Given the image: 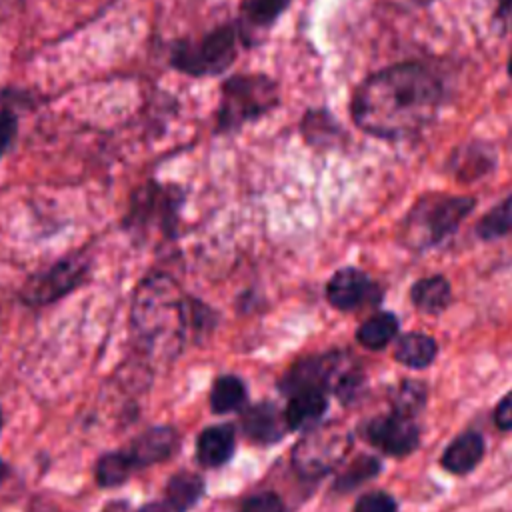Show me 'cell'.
Returning <instances> with one entry per match:
<instances>
[{
  "label": "cell",
  "mask_w": 512,
  "mask_h": 512,
  "mask_svg": "<svg viewBox=\"0 0 512 512\" xmlns=\"http://www.w3.org/2000/svg\"><path fill=\"white\" fill-rule=\"evenodd\" d=\"M412 304L426 314H440L452 302V290L444 276H428L410 288Z\"/></svg>",
  "instance_id": "18"
},
{
  "label": "cell",
  "mask_w": 512,
  "mask_h": 512,
  "mask_svg": "<svg viewBox=\"0 0 512 512\" xmlns=\"http://www.w3.org/2000/svg\"><path fill=\"white\" fill-rule=\"evenodd\" d=\"M440 100V80L426 66L404 62L372 74L358 88L352 118L372 136L408 138L434 120Z\"/></svg>",
  "instance_id": "1"
},
{
  "label": "cell",
  "mask_w": 512,
  "mask_h": 512,
  "mask_svg": "<svg viewBox=\"0 0 512 512\" xmlns=\"http://www.w3.org/2000/svg\"><path fill=\"white\" fill-rule=\"evenodd\" d=\"M364 438L390 456H408L420 444V430L408 416H400L396 412L388 416H378L366 422L362 428Z\"/></svg>",
  "instance_id": "9"
},
{
  "label": "cell",
  "mask_w": 512,
  "mask_h": 512,
  "mask_svg": "<svg viewBox=\"0 0 512 512\" xmlns=\"http://www.w3.org/2000/svg\"><path fill=\"white\" fill-rule=\"evenodd\" d=\"M6 474H8V466L0 460V482L6 478Z\"/></svg>",
  "instance_id": "34"
},
{
  "label": "cell",
  "mask_w": 512,
  "mask_h": 512,
  "mask_svg": "<svg viewBox=\"0 0 512 512\" xmlns=\"http://www.w3.org/2000/svg\"><path fill=\"white\" fill-rule=\"evenodd\" d=\"M326 396L320 390H304L290 396V402L284 410V420L288 430L312 428L326 412Z\"/></svg>",
  "instance_id": "17"
},
{
  "label": "cell",
  "mask_w": 512,
  "mask_h": 512,
  "mask_svg": "<svg viewBox=\"0 0 512 512\" xmlns=\"http://www.w3.org/2000/svg\"><path fill=\"white\" fill-rule=\"evenodd\" d=\"M350 450V436L340 426H318L310 430L294 448V468L306 478L330 472Z\"/></svg>",
  "instance_id": "6"
},
{
  "label": "cell",
  "mask_w": 512,
  "mask_h": 512,
  "mask_svg": "<svg viewBox=\"0 0 512 512\" xmlns=\"http://www.w3.org/2000/svg\"><path fill=\"white\" fill-rule=\"evenodd\" d=\"M204 494V480L192 472H178L166 484V504L174 512H188Z\"/></svg>",
  "instance_id": "20"
},
{
  "label": "cell",
  "mask_w": 512,
  "mask_h": 512,
  "mask_svg": "<svg viewBox=\"0 0 512 512\" xmlns=\"http://www.w3.org/2000/svg\"><path fill=\"white\" fill-rule=\"evenodd\" d=\"M398 332V318L392 312H378L356 330V340L368 350H382Z\"/></svg>",
  "instance_id": "21"
},
{
  "label": "cell",
  "mask_w": 512,
  "mask_h": 512,
  "mask_svg": "<svg viewBox=\"0 0 512 512\" xmlns=\"http://www.w3.org/2000/svg\"><path fill=\"white\" fill-rule=\"evenodd\" d=\"M494 22L504 34L512 32V0H500L496 12H494Z\"/></svg>",
  "instance_id": "32"
},
{
  "label": "cell",
  "mask_w": 512,
  "mask_h": 512,
  "mask_svg": "<svg viewBox=\"0 0 512 512\" xmlns=\"http://www.w3.org/2000/svg\"><path fill=\"white\" fill-rule=\"evenodd\" d=\"M130 322L148 354L176 356L186 332V306L176 282L164 274L142 280L132 300Z\"/></svg>",
  "instance_id": "2"
},
{
  "label": "cell",
  "mask_w": 512,
  "mask_h": 512,
  "mask_svg": "<svg viewBox=\"0 0 512 512\" xmlns=\"http://www.w3.org/2000/svg\"><path fill=\"white\" fill-rule=\"evenodd\" d=\"M416 4H430V2H434V0H414Z\"/></svg>",
  "instance_id": "36"
},
{
  "label": "cell",
  "mask_w": 512,
  "mask_h": 512,
  "mask_svg": "<svg viewBox=\"0 0 512 512\" xmlns=\"http://www.w3.org/2000/svg\"><path fill=\"white\" fill-rule=\"evenodd\" d=\"M326 298L334 308L350 312L368 302H376L380 296L376 284L362 270L348 266L328 280Z\"/></svg>",
  "instance_id": "11"
},
{
  "label": "cell",
  "mask_w": 512,
  "mask_h": 512,
  "mask_svg": "<svg viewBox=\"0 0 512 512\" xmlns=\"http://www.w3.org/2000/svg\"><path fill=\"white\" fill-rule=\"evenodd\" d=\"M242 512H284V504L274 492H262L248 498L242 506Z\"/></svg>",
  "instance_id": "30"
},
{
  "label": "cell",
  "mask_w": 512,
  "mask_h": 512,
  "mask_svg": "<svg viewBox=\"0 0 512 512\" xmlns=\"http://www.w3.org/2000/svg\"><path fill=\"white\" fill-rule=\"evenodd\" d=\"M180 202L182 196L178 188L148 182L134 192L126 224L130 230L136 232L146 230L150 226H160V230L172 232Z\"/></svg>",
  "instance_id": "7"
},
{
  "label": "cell",
  "mask_w": 512,
  "mask_h": 512,
  "mask_svg": "<svg viewBox=\"0 0 512 512\" xmlns=\"http://www.w3.org/2000/svg\"><path fill=\"white\" fill-rule=\"evenodd\" d=\"M234 452V430L228 424L210 426L196 440V458L206 468L222 466Z\"/></svg>",
  "instance_id": "16"
},
{
  "label": "cell",
  "mask_w": 512,
  "mask_h": 512,
  "mask_svg": "<svg viewBox=\"0 0 512 512\" xmlns=\"http://www.w3.org/2000/svg\"><path fill=\"white\" fill-rule=\"evenodd\" d=\"M178 448V434L172 426H154L142 432L126 450L134 462V468H146L162 462Z\"/></svg>",
  "instance_id": "12"
},
{
  "label": "cell",
  "mask_w": 512,
  "mask_h": 512,
  "mask_svg": "<svg viewBox=\"0 0 512 512\" xmlns=\"http://www.w3.org/2000/svg\"><path fill=\"white\" fill-rule=\"evenodd\" d=\"M242 430L244 434L262 444H272L280 440L288 432V424L284 420V412L272 402H258L242 414Z\"/></svg>",
  "instance_id": "13"
},
{
  "label": "cell",
  "mask_w": 512,
  "mask_h": 512,
  "mask_svg": "<svg viewBox=\"0 0 512 512\" xmlns=\"http://www.w3.org/2000/svg\"><path fill=\"white\" fill-rule=\"evenodd\" d=\"M378 470H380V462L374 456H360L338 476L334 488L338 492L354 490L358 484H362V482L370 480L372 476H376Z\"/></svg>",
  "instance_id": "26"
},
{
  "label": "cell",
  "mask_w": 512,
  "mask_h": 512,
  "mask_svg": "<svg viewBox=\"0 0 512 512\" xmlns=\"http://www.w3.org/2000/svg\"><path fill=\"white\" fill-rule=\"evenodd\" d=\"M246 402V386L236 376H220L210 392V408L216 414H226L242 408Z\"/></svg>",
  "instance_id": "23"
},
{
  "label": "cell",
  "mask_w": 512,
  "mask_h": 512,
  "mask_svg": "<svg viewBox=\"0 0 512 512\" xmlns=\"http://www.w3.org/2000/svg\"><path fill=\"white\" fill-rule=\"evenodd\" d=\"M484 438L478 432H464L456 436L442 454V466L452 474H468L484 456Z\"/></svg>",
  "instance_id": "15"
},
{
  "label": "cell",
  "mask_w": 512,
  "mask_h": 512,
  "mask_svg": "<svg viewBox=\"0 0 512 512\" xmlns=\"http://www.w3.org/2000/svg\"><path fill=\"white\" fill-rule=\"evenodd\" d=\"M346 368V362L338 354L306 358L292 366V370L282 378L280 388L290 396L304 390L324 392L328 386L334 388L336 380Z\"/></svg>",
  "instance_id": "10"
},
{
  "label": "cell",
  "mask_w": 512,
  "mask_h": 512,
  "mask_svg": "<svg viewBox=\"0 0 512 512\" xmlns=\"http://www.w3.org/2000/svg\"><path fill=\"white\" fill-rule=\"evenodd\" d=\"M396 500L386 492H368L354 504V512H396Z\"/></svg>",
  "instance_id": "28"
},
{
  "label": "cell",
  "mask_w": 512,
  "mask_h": 512,
  "mask_svg": "<svg viewBox=\"0 0 512 512\" xmlns=\"http://www.w3.org/2000/svg\"><path fill=\"white\" fill-rule=\"evenodd\" d=\"M2 422H4V416H2V408H0V430H2Z\"/></svg>",
  "instance_id": "37"
},
{
  "label": "cell",
  "mask_w": 512,
  "mask_h": 512,
  "mask_svg": "<svg viewBox=\"0 0 512 512\" xmlns=\"http://www.w3.org/2000/svg\"><path fill=\"white\" fill-rule=\"evenodd\" d=\"M240 32L236 24H224L198 40H180L170 50V66L182 74L204 78L222 74L238 54Z\"/></svg>",
  "instance_id": "5"
},
{
  "label": "cell",
  "mask_w": 512,
  "mask_h": 512,
  "mask_svg": "<svg viewBox=\"0 0 512 512\" xmlns=\"http://www.w3.org/2000/svg\"><path fill=\"white\" fill-rule=\"evenodd\" d=\"M18 136V118L10 110H0V158L10 152Z\"/></svg>",
  "instance_id": "29"
},
{
  "label": "cell",
  "mask_w": 512,
  "mask_h": 512,
  "mask_svg": "<svg viewBox=\"0 0 512 512\" xmlns=\"http://www.w3.org/2000/svg\"><path fill=\"white\" fill-rule=\"evenodd\" d=\"M292 0H244L236 22L242 44L256 42V34L268 30Z\"/></svg>",
  "instance_id": "14"
},
{
  "label": "cell",
  "mask_w": 512,
  "mask_h": 512,
  "mask_svg": "<svg viewBox=\"0 0 512 512\" xmlns=\"http://www.w3.org/2000/svg\"><path fill=\"white\" fill-rule=\"evenodd\" d=\"M476 234L482 240H496L512 234V196L498 202L478 220Z\"/></svg>",
  "instance_id": "24"
},
{
  "label": "cell",
  "mask_w": 512,
  "mask_h": 512,
  "mask_svg": "<svg viewBox=\"0 0 512 512\" xmlns=\"http://www.w3.org/2000/svg\"><path fill=\"white\" fill-rule=\"evenodd\" d=\"M134 470L136 468L128 452L116 450V452H106L98 458L94 466V476L102 488H114L124 484Z\"/></svg>",
  "instance_id": "22"
},
{
  "label": "cell",
  "mask_w": 512,
  "mask_h": 512,
  "mask_svg": "<svg viewBox=\"0 0 512 512\" xmlns=\"http://www.w3.org/2000/svg\"><path fill=\"white\" fill-rule=\"evenodd\" d=\"M438 346L434 338L420 332H408L398 338L394 346V358L408 368H426L436 358Z\"/></svg>",
  "instance_id": "19"
},
{
  "label": "cell",
  "mask_w": 512,
  "mask_h": 512,
  "mask_svg": "<svg viewBox=\"0 0 512 512\" xmlns=\"http://www.w3.org/2000/svg\"><path fill=\"white\" fill-rule=\"evenodd\" d=\"M88 274V262L80 256H70L56 262L50 270L30 278L20 296L30 306H46L74 288H78Z\"/></svg>",
  "instance_id": "8"
},
{
  "label": "cell",
  "mask_w": 512,
  "mask_h": 512,
  "mask_svg": "<svg viewBox=\"0 0 512 512\" xmlns=\"http://www.w3.org/2000/svg\"><path fill=\"white\" fill-rule=\"evenodd\" d=\"M466 156L458 154V160H456V172L460 176H468V178H476L478 174L486 172L488 170V164L494 162V156H488V150L484 146H468L464 148Z\"/></svg>",
  "instance_id": "27"
},
{
  "label": "cell",
  "mask_w": 512,
  "mask_h": 512,
  "mask_svg": "<svg viewBox=\"0 0 512 512\" xmlns=\"http://www.w3.org/2000/svg\"><path fill=\"white\" fill-rule=\"evenodd\" d=\"M494 422L502 430H512V390L498 402L494 410Z\"/></svg>",
  "instance_id": "31"
},
{
  "label": "cell",
  "mask_w": 512,
  "mask_h": 512,
  "mask_svg": "<svg viewBox=\"0 0 512 512\" xmlns=\"http://www.w3.org/2000/svg\"><path fill=\"white\" fill-rule=\"evenodd\" d=\"M426 404V386L416 380H404L392 394L394 412L400 416H416Z\"/></svg>",
  "instance_id": "25"
},
{
  "label": "cell",
  "mask_w": 512,
  "mask_h": 512,
  "mask_svg": "<svg viewBox=\"0 0 512 512\" xmlns=\"http://www.w3.org/2000/svg\"><path fill=\"white\" fill-rule=\"evenodd\" d=\"M508 74L512 76V56H510V60H508Z\"/></svg>",
  "instance_id": "35"
},
{
  "label": "cell",
  "mask_w": 512,
  "mask_h": 512,
  "mask_svg": "<svg viewBox=\"0 0 512 512\" xmlns=\"http://www.w3.org/2000/svg\"><path fill=\"white\" fill-rule=\"evenodd\" d=\"M278 86L264 74H236L222 84L216 114L218 132H234L278 104Z\"/></svg>",
  "instance_id": "3"
},
{
  "label": "cell",
  "mask_w": 512,
  "mask_h": 512,
  "mask_svg": "<svg viewBox=\"0 0 512 512\" xmlns=\"http://www.w3.org/2000/svg\"><path fill=\"white\" fill-rule=\"evenodd\" d=\"M476 200L470 196L428 194L408 212L404 238L412 248H430L456 232L462 220L472 212Z\"/></svg>",
  "instance_id": "4"
},
{
  "label": "cell",
  "mask_w": 512,
  "mask_h": 512,
  "mask_svg": "<svg viewBox=\"0 0 512 512\" xmlns=\"http://www.w3.org/2000/svg\"><path fill=\"white\" fill-rule=\"evenodd\" d=\"M138 512H174V510L166 502H150L142 506Z\"/></svg>",
  "instance_id": "33"
}]
</instances>
